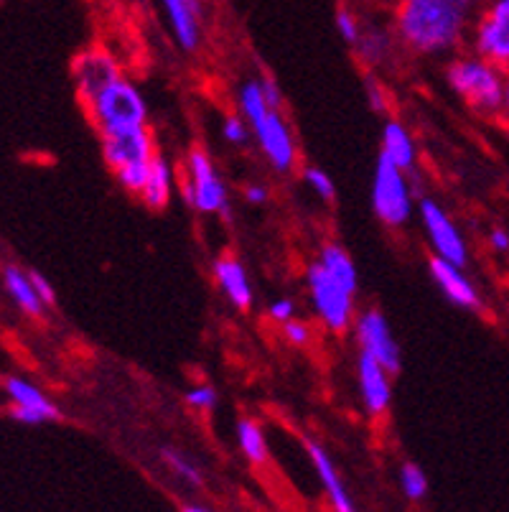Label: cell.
I'll use <instances>...</instances> for the list:
<instances>
[{"label": "cell", "mask_w": 509, "mask_h": 512, "mask_svg": "<svg viewBox=\"0 0 509 512\" xmlns=\"http://www.w3.org/2000/svg\"><path fill=\"white\" fill-rule=\"evenodd\" d=\"M482 0H398L392 29L403 51L420 59H451L469 49L471 23Z\"/></svg>", "instance_id": "1"}, {"label": "cell", "mask_w": 509, "mask_h": 512, "mask_svg": "<svg viewBox=\"0 0 509 512\" xmlns=\"http://www.w3.org/2000/svg\"><path fill=\"white\" fill-rule=\"evenodd\" d=\"M237 113L247 120L252 141L258 143L268 166L278 174H291L298 166V141L286 113L270 107L258 77L242 79L235 90Z\"/></svg>", "instance_id": "2"}, {"label": "cell", "mask_w": 509, "mask_h": 512, "mask_svg": "<svg viewBox=\"0 0 509 512\" xmlns=\"http://www.w3.org/2000/svg\"><path fill=\"white\" fill-rule=\"evenodd\" d=\"M443 77H446L448 90L454 92L464 105H469L476 115L497 118L504 95V82H507L504 69L487 62V59L476 57L474 51L464 49L456 57L446 59Z\"/></svg>", "instance_id": "3"}, {"label": "cell", "mask_w": 509, "mask_h": 512, "mask_svg": "<svg viewBox=\"0 0 509 512\" xmlns=\"http://www.w3.org/2000/svg\"><path fill=\"white\" fill-rule=\"evenodd\" d=\"M102 158H105L107 169L112 171L115 181L123 186L128 194L140 197L143 186H146L148 171H151L153 158L158 156L156 138L151 128H130L112 133V136L100 138Z\"/></svg>", "instance_id": "4"}, {"label": "cell", "mask_w": 509, "mask_h": 512, "mask_svg": "<svg viewBox=\"0 0 509 512\" xmlns=\"http://www.w3.org/2000/svg\"><path fill=\"white\" fill-rule=\"evenodd\" d=\"M84 113L95 125L97 136H112L120 130L143 128L148 125V102L135 82L128 77L115 79L95 100L84 105Z\"/></svg>", "instance_id": "5"}, {"label": "cell", "mask_w": 509, "mask_h": 512, "mask_svg": "<svg viewBox=\"0 0 509 512\" xmlns=\"http://www.w3.org/2000/svg\"><path fill=\"white\" fill-rule=\"evenodd\" d=\"M179 194L186 207H191L194 212L230 217V189L224 184L214 158L202 146H194L186 153Z\"/></svg>", "instance_id": "6"}, {"label": "cell", "mask_w": 509, "mask_h": 512, "mask_svg": "<svg viewBox=\"0 0 509 512\" xmlns=\"http://www.w3.org/2000/svg\"><path fill=\"white\" fill-rule=\"evenodd\" d=\"M413 174L398 169L390 164L387 158L377 156L375 171H372V189H370V202L372 212L377 220L385 227L400 230L413 220V212L418 207V189H415Z\"/></svg>", "instance_id": "7"}, {"label": "cell", "mask_w": 509, "mask_h": 512, "mask_svg": "<svg viewBox=\"0 0 509 512\" xmlns=\"http://www.w3.org/2000/svg\"><path fill=\"white\" fill-rule=\"evenodd\" d=\"M306 293L316 319L331 334L352 332L357 319V293L336 281L319 260L306 268Z\"/></svg>", "instance_id": "8"}, {"label": "cell", "mask_w": 509, "mask_h": 512, "mask_svg": "<svg viewBox=\"0 0 509 512\" xmlns=\"http://www.w3.org/2000/svg\"><path fill=\"white\" fill-rule=\"evenodd\" d=\"M469 51L509 72V0H482L471 23Z\"/></svg>", "instance_id": "9"}, {"label": "cell", "mask_w": 509, "mask_h": 512, "mask_svg": "<svg viewBox=\"0 0 509 512\" xmlns=\"http://www.w3.org/2000/svg\"><path fill=\"white\" fill-rule=\"evenodd\" d=\"M418 217L433 255L466 268V263H469V242H466L464 232L456 225L454 217L446 212V207L433 197H420Z\"/></svg>", "instance_id": "10"}, {"label": "cell", "mask_w": 509, "mask_h": 512, "mask_svg": "<svg viewBox=\"0 0 509 512\" xmlns=\"http://www.w3.org/2000/svg\"><path fill=\"white\" fill-rule=\"evenodd\" d=\"M354 342L362 355L372 357V360L380 362L382 367L398 375L400 367H403V352H400V344L392 334L390 321L382 314L380 309H362L354 319Z\"/></svg>", "instance_id": "11"}, {"label": "cell", "mask_w": 509, "mask_h": 512, "mask_svg": "<svg viewBox=\"0 0 509 512\" xmlns=\"http://www.w3.org/2000/svg\"><path fill=\"white\" fill-rule=\"evenodd\" d=\"M120 77H123V67H120L118 57L107 46H87L84 51H79L72 62L74 95L79 97L82 107L95 100L105 87H110Z\"/></svg>", "instance_id": "12"}, {"label": "cell", "mask_w": 509, "mask_h": 512, "mask_svg": "<svg viewBox=\"0 0 509 512\" xmlns=\"http://www.w3.org/2000/svg\"><path fill=\"white\" fill-rule=\"evenodd\" d=\"M8 395V416L13 421L23 423V426H41V423H51L59 421V406H56L54 400L34 385L26 377L11 375L6 377V383H3Z\"/></svg>", "instance_id": "13"}, {"label": "cell", "mask_w": 509, "mask_h": 512, "mask_svg": "<svg viewBox=\"0 0 509 512\" xmlns=\"http://www.w3.org/2000/svg\"><path fill=\"white\" fill-rule=\"evenodd\" d=\"M392 377L395 375L387 367H382L377 360L357 352V360H354V380H357V393L367 416L382 418L390 411Z\"/></svg>", "instance_id": "14"}, {"label": "cell", "mask_w": 509, "mask_h": 512, "mask_svg": "<svg viewBox=\"0 0 509 512\" xmlns=\"http://www.w3.org/2000/svg\"><path fill=\"white\" fill-rule=\"evenodd\" d=\"M168 31L186 54L199 51L204 39V0H158Z\"/></svg>", "instance_id": "15"}, {"label": "cell", "mask_w": 509, "mask_h": 512, "mask_svg": "<svg viewBox=\"0 0 509 512\" xmlns=\"http://www.w3.org/2000/svg\"><path fill=\"white\" fill-rule=\"evenodd\" d=\"M400 41L395 36V29L392 23H377V21H364V29L359 41L354 44V51H357V59L370 69V74L385 69L392 59L400 54Z\"/></svg>", "instance_id": "16"}, {"label": "cell", "mask_w": 509, "mask_h": 512, "mask_svg": "<svg viewBox=\"0 0 509 512\" xmlns=\"http://www.w3.org/2000/svg\"><path fill=\"white\" fill-rule=\"evenodd\" d=\"M212 278L214 286L219 288L224 299L230 301L235 309L247 311L255 304V291H252L250 273L242 265V260L232 253H224L214 258L212 263Z\"/></svg>", "instance_id": "17"}, {"label": "cell", "mask_w": 509, "mask_h": 512, "mask_svg": "<svg viewBox=\"0 0 509 512\" xmlns=\"http://www.w3.org/2000/svg\"><path fill=\"white\" fill-rule=\"evenodd\" d=\"M428 271H431V278L438 286V291H441L454 306L469 311L482 306V296H479L476 286L471 283V278L466 276L464 265L448 263V260L433 255L431 263H428Z\"/></svg>", "instance_id": "18"}, {"label": "cell", "mask_w": 509, "mask_h": 512, "mask_svg": "<svg viewBox=\"0 0 509 512\" xmlns=\"http://www.w3.org/2000/svg\"><path fill=\"white\" fill-rule=\"evenodd\" d=\"M306 451H308V462H311V467H314L316 477H319L321 482V490H324L326 497H329L334 512H357V507H354L352 497H349L347 487H344L342 482V474H339V469H336L329 451H326L319 441H308Z\"/></svg>", "instance_id": "19"}, {"label": "cell", "mask_w": 509, "mask_h": 512, "mask_svg": "<svg viewBox=\"0 0 509 512\" xmlns=\"http://www.w3.org/2000/svg\"><path fill=\"white\" fill-rule=\"evenodd\" d=\"M380 156L398 169L413 174L415 166H418V146H415V138L408 125L395 118L385 120L380 136Z\"/></svg>", "instance_id": "20"}, {"label": "cell", "mask_w": 509, "mask_h": 512, "mask_svg": "<svg viewBox=\"0 0 509 512\" xmlns=\"http://www.w3.org/2000/svg\"><path fill=\"white\" fill-rule=\"evenodd\" d=\"M174 192H179V179H176V169L171 166L168 158L158 153L153 158L151 171H148L146 186L140 192V202L146 204L148 209H166L174 199Z\"/></svg>", "instance_id": "21"}, {"label": "cell", "mask_w": 509, "mask_h": 512, "mask_svg": "<svg viewBox=\"0 0 509 512\" xmlns=\"http://www.w3.org/2000/svg\"><path fill=\"white\" fill-rule=\"evenodd\" d=\"M3 286H6L13 304L26 316H41L46 311L44 301L39 299L34 281H31V271H21L18 265H8L6 271H3Z\"/></svg>", "instance_id": "22"}, {"label": "cell", "mask_w": 509, "mask_h": 512, "mask_svg": "<svg viewBox=\"0 0 509 512\" xmlns=\"http://www.w3.org/2000/svg\"><path fill=\"white\" fill-rule=\"evenodd\" d=\"M235 439L252 467H263L268 462V436L255 418L245 416L235 423Z\"/></svg>", "instance_id": "23"}, {"label": "cell", "mask_w": 509, "mask_h": 512, "mask_svg": "<svg viewBox=\"0 0 509 512\" xmlns=\"http://www.w3.org/2000/svg\"><path fill=\"white\" fill-rule=\"evenodd\" d=\"M319 260L324 265L326 271L336 278L339 283L349 288V291L357 293L359 291V273H357V265H354L352 255L339 245V242H324L319 250Z\"/></svg>", "instance_id": "24"}, {"label": "cell", "mask_w": 509, "mask_h": 512, "mask_svg": "<svg viewBox=\"0 0 509 512\" xmlns=\"http://www.w3.org/2000/svg\"><path fill=\"white\" fill-rule=\"evenodd\" d=\"M158 454H161V462L166 464V467L171 469V472H174L181 482L189 484V487H202L204 474H202V469H199V464H196L191 456H186L184 451L174 449V446H163Z\"/></svg>", "instance_id": "25"}, {"label": "cell", "mask_w": 509, "mask_h": 512, "mask_svg": "<svg viewBox=\"0 0 509 512\" xmlns=\"http://www.w3.org/2000/svg\"><path fill=\"white\" fill-rule=\"evenodd\" d=\"M400 479V490L408 497L410 502L426 500L428 495V474L423 472V467L415 462H405L398 472Z\"/></svg>", "instance_id": "26"}, {"label": "cell", "mask_w": 509, "mask_h": 512, "mask_svg": "<svg viewBox=\"0 0 509 512\" xmlns=\"http://www.w3.org/2000/svg\"><path fill=\"white\" fill-rule=\"evenodd\" d=\"M334 26H336V34L342 36L344 44H349L354 49V44H357L359 36H362L364 18L359 16V13L354 11V8L342 6V8H339V11H336Z\"/></svg>", "instance_id": "27"}, {"label": "cell", "mask_w": 509, "mask_h": 512, "mask_svg": "<svg viewBox=\"0 0 509 512\" xmlns=\"http://www.w3.org/2000/svg\"><path fill=\"white\" fill-rule=\"evenodd\" d=\"M301 179H303V184L311 189V194H314V197H319L321 202H334V197H336L334 179H331V176L326 174L321 166H306V169L301 171Z\"/></svg>", "instance_id": "28"}, {"label": "cell", "mask_w": 509, "mask_h": 512, "mask_svg": "<svg viewBox=\"0 0 509 512\" xmlns=\"http://www.w3.org/2000/svg\"><path fill=\"white\" fill-rule=\"evenodd\" d=\"M184 400H186V406L194 408V411H214L219 403V393L214 385L196 383L186 390Z\"/></svg>", "instance_id": "29"}, {"label": "cell", "mask_w": 509, "mask_h": 512, "mask_svg": "<svg viewBox=\"0 0 509 512\" xmlns=\"http://www.w3.org/2000/svg\"><path fill=\"white\" fill-rule=\"evenodd\" d=\"M222 138L230 146H247V143L252 141V133H250V125H247V120L242 118L240 113L235 115H227V118H222Z\"/></svg>", "instance_id": "30"}, {"label": "cell", "mask_w": 509, "mask_h": 512, "mask_svg": "<svg viewBox=\"0 0 509 512\" xmlns=\"http://www.w3.org/2000/svg\"><path fill=\"white\" fill-rule=\"evenodd\" d=\"M296 314H298V304L293 301V296H280V299H275L273 304L268 306V316L275 321V324H280V327L296 319Z\"/></svg>", "instance_id": "31"}, {"label": "cell", "mask_w": 509, "mask_h": 512, "mask_svg": "<svg viewBox=\"0 0 509 512\" xmlns=\"http://www.w3.org/2000/svg\"><path fill=\"white\" fill-rule=\"evenodd\" d=\"M283 337L293 347H306L311 342V327L303 319H293L288 324H283Z\"/></svg>", "instance_id": "32"}, {"label": "cell", "mask_w": 509, "mask_h": 512, "mask_svg": "<svg viewBox=\"0 0 509 512\" xmlns=\"http://www.w3.org/2000/svg\"><path fill=\"white\" fill-rule=\"evenodd\" d=\"M367 97H370V105L375 113L385 115L387 110H390V97H387L385 87L380 85V79H377L375 74H370V77H367Z\"/></svg>", "instance_id": "33"}, {"label": "cell", "mask_w": 509, "mask_h": 512, "mask_svg": "<svg viewBox=\"0 0 509 512\" xmlns=\"http://www.w3.org/2000/svg\"><path fill=\"white\" fill-rule=\"evenodd\" d=\"M258 79H260V87H263V95H265V100H268V105L283 110V90H280L278 82H275L270 74H260Z\"/></svg>", "instance_id": "34"}, {"label": "cell", "mask_w": 509, "mask_h": 512, "mask_svg": "<svg viewBox=\"0 0 509 512\" xmlns=\"http://www.w3.org/2000/svg\"><path fill=\"white\" fill-rule=\"evenodd\" d=\"M31 281H34L36 293H39V299L44 301L46 309H49V306H54V304H56V291H54V286H51V283L46 281V278L41 276L39 271H31Z\"/></svg>", "instance_id": "35"}, {"label": "cell", "mask_w": 509, "mask_h": 512, "mask_svg": "<svg viewBox=\"0 0 509 512\" xmlns=\"http://www.w3.org/2000/svg\"><path fill=\"white\" fill-rule=\"evenodd\" d=\"M242 197H245V202H250V204H265L268 202L270 192L265 184H247L245 192H242Z\"/></svg>", "instance_id": "36"}, {"label": "cell", "mask_w": 509, "mask_h": 512, "mask_svg": "<svg viewBox=\"0 0 509 512\" xmlns=\"http://www.w3.org/2000/svg\"><path fill=\"white\" fill-rule=\"evenodd\" d=\"M489 245H492L494 253H509V232L502 227H494L489 232Z\"/></svg>", "instance_id": "37"}, {"label": "cell", "mask_w": 509, "mask_h": 512, "mask_svg": "<svg viewBox=\"0 0 509 512\" xmlns=\"http://www.w3.org/2000/svg\"><path fill=\"white\" fill-rule=\"evenodd\" d=\"M497 120L509 128V72H507V82H504V95H502V105H499L497 110Z\"/></svg>", "instance_id": "38"}, {"label": "cell", "mask_w": 509, "mask_h": 512, "mask_svg": "<svg viewBox=\"0 0 509 512\" xmlns=\"http://www.w3.org/2000/svg\"><path fill=\"white\" fill-rule=\"evenodd\" d=\"M181 512H212V510H207V507H202V505H186V507H181Z\"/></svg>", "instance_id": "39"}]
</instances>
